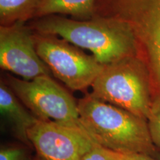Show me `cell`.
I'll use <instances>...</instances> for the list:
<instances>
[{
    "mask_svg": "<svg viewBox=\"0 0 160 160\" xmlns=\"http://www.w3.org/2000/svg\"><path fill=\"white\" fill-rule=\"evenodd\" d=\"M78 108L84 131L104 148L160 159L146 119L90 94L78 102Z\"/></svg>",
    "mask_w": 160,
    "mask_h": 160,
    "instance_id": "cell-1",
    "label": "cell"
},
{
    "mask_svg": "<svg viewBox=\"0 0 160 160\" xmlns=\"http://www.w3.org/2000/svg\"><path fill=\"white\" fill-rule=\"evenodd\" d=\"M37 28L46 35L59 36L73 45L89 50L104 65L137 55L131 31L115 20L95 18L91 21H76L49 18L38 23Z\"/></svg>",
    "mask_w": 160,
    "mask_h": 160,
    "instance_id": "cell-2",
    "label": "cell"
},
{
    "mask_svg": "<svg viewBox=\"0 0 160 160\" xmlns=\"http://www.w3.org/2000/svg\"><path fill=\"white\" fill-rule=\"evenodd\" d=\"M95 14L130 29L148 70L153 100L160 97V0H96Z\"/></svg>",
    "mask_w": 160,
    "mask_h": 160,
    "instance_id": "cell-3",
    "label": "cell"
},
{
    "mask_svg": "<svg viewBox=\"0 0 160 160\" xmlns=\"http://www.w3.org/2000/svg\"><path fill=\"white\" fill-rule=\"evenodd\" d=\"M91 87L93 97L148 120L153 91L148 70L137 55L105 65Z\"/></svg>",
    "mask_w": 160,
    "mask_h": 160,
    "instance_id": "cell-4",
    "label": "cell"
},
{
    "mask_svg": "<svg viewBox=\"0 0 160 160\" xmlns=\"http://www.w3.org/2000/svg\"><path fill=\"white\" fill-rule=\"evenodd\" d=\"M6 80L11 91L39 119L83 129L78 103L50 76L32 80L8 76Z\"/></svg>",
    "mask_w": 160,
    "mask_h": 160,
    "instance_id": "cell-5",
    "label": "cell"
},
{
    "mask_svg": "<svg viewBox=\"0 0 160 160\" xmlns=\"http://www.w3.org/2000/svg\"><path fill=\"white\" fill-rule=\"evenodd\" d=\"M35 46L38 55L55 77L73 91L91 86L105 67L93 57L53 38H39Z\"/></svg>",
    "mask_w": 160,
    "mask_h": 160,
    "instance_id": "cell-6",
    "label": "cell"
},
{
    "mask_svg": "<svg viewBox=\"0 0 160 160\" xmlns=\"http://www.w3.org/2000/svg\"><path fill=\"white\" fill-rule=\"evenodd\" d=\"M28 137L42 160H82L97 144L82 128L41 119Z\"/></svg>",
    "mask_w": 160,
    "mask_h": 160,
    "instance_id": "cell-7",
    "label": "cell"
},
{
    "mask_svg": "<svg viewBox=\"0 0 160 160\" xmlns=\"http://www.w3.org/2000/svg\"><path fill=\"white\" fill-rule=\"evenodd\" d=\"M0 66L25 80L50 74L49 68L38 55L33 38L18 25L1 28Z\"/></svg>",
    "mask_w": 160,
    "mask_h": 160,
    "instance_id": "cell-8",
    "label": "cell"
},
{
    "mask_svg": "<svg viewBox=\"0 0 160 160\" xmlns=\"http://www.w3.org/2000/svg\"><path fill=\"white\" fill-rule=\"evenodd\" d=\"M6 84L0 85V111L12 125L15 134L28 145H32L28 131L38 121V118L27 108Z\"/></svg>",
    "mask_w": 160,
    "mask_h": 160,
    "instance_id": "cell-9",
    "label": "cell"
},
{
    "mask_svg": "<svg viewBox=\"0 0 160 160\" xmlns=\"http://www.w3.org/2000/svg\"><path fill=\"white\" fill-rule=\"evenodd\" d=\"M96 0H40L37 7V14H69L82 19L93 17Z\"/></svg>",
    "mask_w": 160,
    "mask_h": 160,
    "instance_id": "cell-10",
    "label": "cell"
},
{
    "mask_svg": "<svg viewBox=\"0 0 160 160\" xmlns=\"http://www.w3.org/2000/svg\"><path fill=\"white\" fill-rule=\"evenodd\" d=\"M39 0H0V15L4 21H12L27 14L39 4Z\"/></svg>",
    "mask_w": 160,
    "mask_h": 160,
    "instance_id": "cell-11",
    "label": "cell"
},
{
    "mask_svg": "<svg viewBox=\"0 0 160 160\" xmlns=\"http://www.w3.org/2000/svg\"><path fill=\"white\" fill-rule=\"evenodd\" d=\"M147 121L152 141L160 150V97L153 100L151 113Z\"/></svg>",
    "mask_w": 160,
    "mask_h": 160,
    "instance_id": "cell-12",
    "label": "cell"
},
{
    "mask_svg": "<svg viewBox=\"0 0 160 160\" xmlns=\"http://www.w3.org/2000/svg\"><path fill=\"white\" fill-rule=\"evenodd\" d=\"M82 160H118L112 154L110 150L98 145L97 143L94 147L84 156Z\"/></svg>",
    "mask_w": 160,
    "mask_h": 160,
    "instance_id": "cell-13",
    "label": "cell"
},
{
    "mask_svg": "<svg viewBox=\"0 0 160 160\" xmlns=\"http://www.w3.org/2000/svg\"><path fill=\"white\" fill-rule=\"evenodd\" d=\"M25 155L21 148L3 147L0 150V160H24Z\"/></svg>",
    "mask_w": 160,
    "mask_h": 160,
    "instance_id": "cell-14",
    "label": "cell"
},
{
    "mask_svg": "<svg viewBox=\"0 0 160 160\" xmlns=\"http://www.w3.org/2000/svg\"><path fill=\"white\" fill-rule=\"evenodd\" d=\"M111 151L112 154L118 160H160L151 156L137 153H117Z\"/></svg>",
    "mask_w": 160,
    "mask_h": 160,
    "instance_id": "cell-15",
    "label": "cell"
},
{
    "mask_svg": "<svg viewBox=\"0 0 160 160\" xmlns=\"http://www.w3.org/2000/svg\"><path fill=\"white\" fill-rule=\"evenodd\" d=\"M37 160H42V159H37Z\"/></svg>",
    "mask_w": 160,
    "mask_h": 160,
    "instance_id": "cell-16",
    "label": "cell"
}]
</instances>
